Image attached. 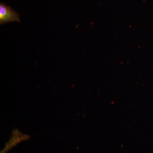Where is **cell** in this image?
Masks as SVG:
<instances>
[{
    "label": "cell",
    "instance_id": "1",
    "mask_svg": "<svg viewBox=\"0 0 153 153\" xmlns=\"http://www.w3.org/2000/svg\"><path fill=\"white\" fill-rule=\"evenodd\" d=\"M13 22H21L20 16L11 7L1 3L0 4V25Z\"/></svg>",
    "mask_w": 153,
    "mask_h": 153
}]
</instances>
